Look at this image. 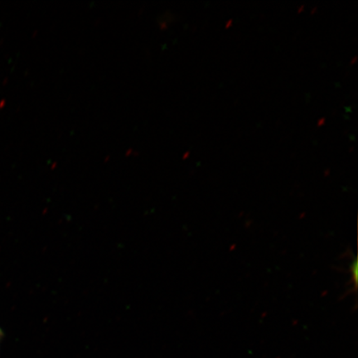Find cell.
Returning <instances> with one entry per match:
<instances>
[{"label": "cell", "mask_w": 358, "mask_h": 358, "mask_svg": "<svg viewBox=\"0 0 358 358\" xmlns=\"http://www.w3.org/2000/svg\"><path fill=\"white\" fill-rule=\"evenodd\" d=\"M357 62V57L355 56V57H352V60H351V65H355Z\"/></svg>", "instance_id": "3957f363"}, {"label": "cell", "mask_w": 358, "mask_h": 358, "mask_svg": "<svg viewBox=\"0 0 358 358\" xmlns=\"http://www.w3.org/2000/svg\"><path fill=\"white\" fill-rule=\"evenodd\" d=\"M317 8L315 7V8H313V10H311V15H315V12L317 11Z\"/></svg>", "instance_id": "5b68a950"}, {"label": "cell", "mask_w": 358, "mask_h": 358, "mask_svg": "<svg viewBox=\"0 0 358 358\" xmlns=\"http://www.w3.org/2000/svg\"><path fill=\"white\" fill-rule=\"evenodd\" d=\"M232 24H234V20H228L226 24V29H229L230 27H231Z\"/></svg>", "instance_id": "7a4b0ae2"}, {"label": "cell", "mask_w": 358, "mask_h": 358, "mask_svg": "<svg viewBox=\"0 0 358 358\" xmlns=\"http://www.w3.org/2000/svg\"><path fill=\"white\" fill-rule=\"evenodd\" d=\"M304 10V6H299L298 8V13H301Z\"/></svg>", "instance_id": "277c9868"}, {"label": "cell", "mask_w": 358, "mask_h": 358, "mask_svg": "<svg viewBox=\"0 0 358 358\" xmlns=\"http://www.w3.org/2000/svg\"><path fill=\"white\" fill-rule=\"evenodd\" d=\"M325 122H326V119L321 118L319 120V122H317V127H323V125L325 124Z\"/></svg>", "instance_id": "6da1fadb"}]
</instances>
